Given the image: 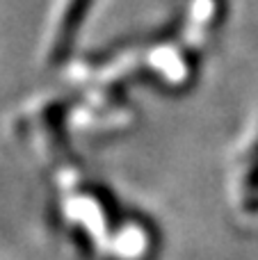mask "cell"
<instances>
[{"label":"cell","instance_id":"cell-1","mask_svg":"<svg viewBox=\"0 0 258 260\" xmlns=\"http://www.w3.org/2000/svg\"><path fill=\"white\" fill-rule=\"evenodd\" d=\"M89 3L91 0H73L71 3L67 18H64V23H62V32H59L57 48H55V53L57 55H67V48L71 46V39H73V35H76L80 21L85 18V12H87V7H89Z\"/></svg>","mask_w":258,"mask_h":260}]
</instances>
